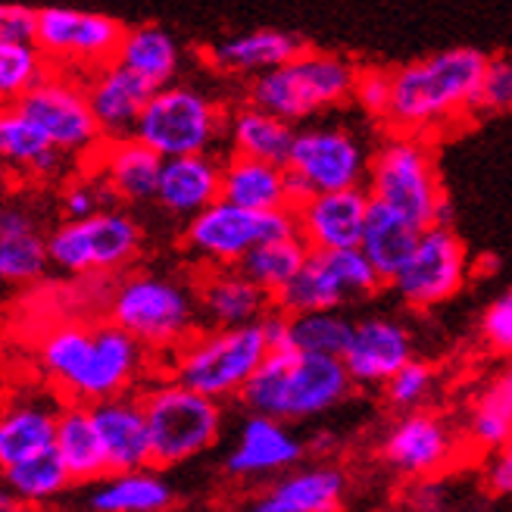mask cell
<instances>
[{"mask_svg":"<svg viewBox=\"0 0 512 512\" xmlns=\"http://www.w3.org/2000/svg\"><path fill=\"white\" fill-rule=\"evenodd\" d=\"M144 350L147 347L113 319L97 325L57 322L38 341V366L69 400L97 403L132 388Z\"/></svg>","mask_w":512,"mask_h":512,"instance_id":"1","label":"cell"},{"mask_svg":"<svg viewBox=\"0 0 512 512\" xmlns=\"http://www.w3.org/2000/svg\"><path fill=\"white\" fill-rule=\"evenodd\" d=\"M488 60L491 57L478 47H447L441 54L394 69L388 122L397 132L425 135L478 110V88Z\"/></svg>","mask_w":512,"mask_h":512,"instance_id":"2","label":"cell"},{"mask_svg":"<svg viewBox=\"0 0 512 512\" xmlns=\"http://www.w3.org/2000/svg\"><path fill=\"white\" fill-rule=\"evenodd\" d=\"M353 388L344 356L306 353L297 347L269 350L263 366L247 381L241 400L250 413L281 422H300L335 409Z\"/></svg>","mask_w":512,"mask_h":512,"instance_id":"3","label":"cell"},{"mask_svg":"<svg viewBox=\"0 0 512 512\" xmlns=\"http://www.w3.org/2000/svg\"><path fill=\"white\" fill-rule=\"evenodd\" d=\"M356 66L325 50H300L297 57L263 75H253L247 100L288 122L313 119L353 97Z\"/></svg>","mask_w":512,"mask_h":512,"instance_id":"4","label":"cell"},{"mask_svg":"<svg viewBox=\"0 0 512 512\" xmlns=\"http://www.w3.org/2000/svg\"><path fill=\"white\" fill-rule=\"evenodd\" d=\"M266 356L269 344L260 322L194 331L172 353V378L213 400L241 397Z\"/></svg>","mask_w":512,"mask_h":512,"instance_id":"5","label":"cell"},{"mask_svg":"<svg viewBox=\"0 0 512 512\" xmlns=\"http://www.w3.org/2000/svg\"><path fill=\"white\" fill-rule=\"evenodd\" d=\"M197 297L157 272H132L110 291L107 316L135 335L147 350L175 353L197 325Z\"/></svg>","mask_w":512,"mask_h":512,"instance_id":"6","label":"cell"},{"mask_svg":"<svg viewBox=\"0 0 512 512\" xmlns=\"http://www.w3.org/2000/svg\"><path fill=\"white\" fill-rule=\"evenodd\" d=\"M150 444H153V466H178L197 453L210 450L222 428V406L219 400L200 394L182 381H160L141 394Z\"/></svg>","mask_w":512,"mask_h":512,"instance_id":"7","label":"cell"},{"mask_svg":"<svg viewBox=\"0 0 512 512\" xmlns=\"http://www.w3.org/2000/svg\"><path fill=\"white\" fill-rule=\"evenodd\" d=\"M366 188L372 200L397 210L419 228L438 222V210L447 200L428 144L406 132H397L375 150Z\"/></svg>","mask_w":512,"mask_h":512,"instance_id":"8","label":"cell"},{"mask_svg":"<svg viewBox=\"0 0 512 512\" xmlns=\"http://www.w3.org/2000/svg\"><path fill=\"white\" fill-rule=\"evenodd\" d=\"M225 128L228 116L213 97L191 85L169 82L153 91L135 125V138L169 160L188 157V153H210Z\"/></svg>","mask_w":512,"mask_h":512,"instance_id":"9","label":"cell"},{"mask_svg":"<svg viewBox=\"0 0 512 512\" xmlns=\"http://www.w3.org/2000/svg\"><path fill=\"white\" fill-rule=\"evenodd\" d=\"M144 232L125 210H100L88 219H66L47 235L50 266L66 275H113L135 263Z\"/></svg>","mask_w":512,"mask_h":512,"instance_id":"10","label":"cell"},{"mask_svg":"<svg viewBox=\"0 0 512 512\" xmlns=\"http://www.w3.org/2000/svg\"><path fill=\"white\" fill-rule=\"evenodd\" d=\"M285 235H300L297 210H247L225 197L191 216L185 225L188 250L210 266H241L256 244Z\"/></svg>","mask_w":512,"mask_h":512,"instance_id":"11","label":"cell"},{"mask_svg":"<svg viewBox=\"0 0 512 512\" xmlns=\"http://www.w3.org/2000/svg\"><path fill=\"white\" fill-rule=\"evenodd\" d=\"M125 25L104 13L72 10V7H44L38 10V38L50 66L63 72H94L119 57Z\"/></svg>","mask_w":512,"mask_h":512,"instance_id":"12","label":"cell"},{"mask_svg":"<svg viewBox=\"0 0 512 512\" xmlns=\"http://www.w3.org/2000/svg\"><path fill=\"white\" fill-rule=\"evenodd\" d=\"M16 107L29 113L66 157H91L107 141L91 110L85 85L69 79V72L63 69L50 72L38 88L19 97Z\"/></svg>","mask_w":512,"mask_h":512,"instance_id":"13","label":"cell"},{"mask_svg":"<svg viewBox=\"0 0 512 512\" xmlns=\"http://www.w3.org/2000/svg\"><path fill=\"white\" fill-rule=\"evenodd\" d=\"M466 272L469 256L459 235L450 225H428L422 228L413 256L391 278V288L403 303L416 306V310H431L463 288Z\"/></svg>","mask_w":512,"mask_h":512,"instance_id":"14","label":"cell"},{"mask_svg":"<svg viewBox=\"0 0 512 512\" xmlns=\"http://www.w3.org/2000/svg\"><path fill=\"white\" fill-rule=\"evenodd\" d=\"M369 163L363 141L347 128L310 125L297 132L288 169L319 194L363 185V178H369Z\"/></svg>","mask_w":512,"mask_h":512,"instance_id":"15","label":"cell"},{"mask_svg":"<svg viewBox=\"0 0 512 512\" xmlns=\"http://www.w3.org/2000/svg\"><path fill=\"white\" fill-rule=\"evenodd\" d=\"M372 207L369 188H341V191H319L297 207L300 235L313 250H341L360 247L366 219Z\"/></svg>","mask_w":512,"mask_h":512,"instance_id":"16","label":"cell"},{"mask_svg":"<svg viewBox=\"0 0 512 512\" xmlns=\"http://www.w3.org/2000/svg\"><path fill=\"white\" fill-rule=\"evenodd\" d=\"M381 456L397 475L431 478L441 472L453 456V434L447 422L434 413L409 409V413L388 431L381 444Z\"/></svg>","mask_w":512,"mask_h":512,"instance_id":"17","label":"cell"},{"mask_svg":"<svg viewBox=\"0 0 512 512\" xmlns=\"http://www.w3.org/2000/svg\"><path fill=\"white\" fill-rule=\"evenodd\" d=\"M413 356V338L409 331L384 316H372L356 322L353 341L344 353V366L353 378V384H388Z\"/></svg>","mask_w":512,"mask_h":512,"instance_id":"18","label":"cell"},{"mask_svg":"<svg viewBox=\"0 0 512 512\" xmlns=\"http://www.w3.org/2000/svg\"><path fill=\"white\" fill-rule=\"evenodd\" d=\"M85 91H88L91 110L100 122L104 138H128V135H135V125L157 88L147 79H141L138 72L113 60L107 66L88 72Z\"/></svg>","mask_w":512,"mask_h":512,"instance_id":"19","label":"cell"},{"mask_svg":"<svg viewBox=\"0 0 512 512\" xmlns=\"http://www.w3.org/2000/svg\"><path fill=\"white\" fill-rule=\"evenodd\" d=\"M303 459V441L288 428V422L250 413L241 422L238 441L225 459V472L235 478H260L269 472L291 469Z\"/></svg>","mask_w":512,"mask_h":512,"instance_id":"20","label":"cell"},{"mask_svg":"<svg viewBox=\"0 0 512 512\" xmlns=\"http://www.w3.org/2000/svg\"><path fill=\"white\" fill-rule=\"evenodd\" d=\"M91 157H94L91 169L104 178L107 188L116 194V200H125V203L157 200L166 157H160L157 150L138 141L135 135L107 138Z\"/></svg>","mask_w":512,"mask_h":512,"instance_id":"21","label":"cell"},{"mask_svg":"<svg viewBox=\"0 0 512 512\" xmlns=\"http://www.w3.org/2000/svg\"><path fill=\"white\" fill-rule=\"evenodd\" d=\"M91 413L107 450L110 472H135L153 466L150 425L141 397H107L91 403Z\"/></svg>","mask_w":512,"mask_h":512,"instance_id":"22","label":"cell"},{"mask_svg":"<svg viewBox=\"0 0 512 512\" xmlns=\"http://www.w3.org/2000/svg\"><path fill=\"white\" fill-rule=\"evenodd\" d=\"M197 303L213 328H232L260 322L272 310V294L241 266H210L197 285Z\"/></svg>","mask_w":512,"mask_h":512,"instance_id":"23","label":"cell"},{"mask_svg":"<svg viewBox=\"0 0 512 512\" xmlns=\"http://www.w3.org/2000/svg\"><path fill=\"white\" fill-rule=\"evenodd\" d=\"M222 197V163L210 153L169 157L163 163L157 203L178 219H191Z\"/></svg>","mask_w":512,"mask_h":512,"instance_id":"24","label":"cell"},{"mask_svg":"<svg viewBox=\"0 0 512 512\" xmlns=\"http://www.w3.org/2000/svg\"><path fill=\"white\" fill-rule=\"evenodd\" d=\"M50 266L47 235L29 207L7 203L0 210V278L7 285H35Z\"/></svg>","mask_w":512,"mask_h":512,"instance_id":"25","label":"cell"},{"mask_svg":"<svg viewBox=\"0 0 512 512\" xmlns=\"http://www.w3.org/2000/svg\"><path fill=\"white\" fill-rule=\"evenodd\" d=\"M0 157H4L10 169L32 175L38 182L60 178L66 169V153L16 104L0 113Z\"/></svg>","mask_w":512,"mask_h":512,"instance_id":"26","label":"cell"},{"mask_svg":"<svg viewBox=\"0 0 512 512\" xmlns=\"http://www.w3.org/2000/svg\"><path fill=\"white\" fill-rule=\"evenodd\" d=\"M347 494V478L335 466L291 472L256 500V512H338Z\"/></svg>","mask_w":512,"mask_h":512,"instance_id":"27","label":"cell"},{"mask_svg":"<svg viewBox=\"0 0 512 512\" xmlns=\"http://www.w3.org/2000/svg\"><path fill=\"white\" fill-rule=\"evenodd\" d=\"M303 50L300 38L285 29H253L232 35L207 50V60L228 75H263Z\"/></svg>","mask_w":512,"mask_h":512,"instance_id":"28","label":"cell"},{"mask_svg":"<svg viewBox=\"0 0 512 512\" xmlns=\"http://www.w3.org/2000/svg\"><path fill=\"white\" fill-rule=\"evenodd\" d=\"M60 409L41 400H16L0 419V466H16L22 459L57 450Z\"/></svg>","mask_w":512,"mask_h":512,"instance_id":"29","label":"cell"},{"mask_svg":"<svg viewBox=\"0 0 512 512\" xmlns=\"http://www.w3.org/2000/svg\"><path fill=\"white\" fill-rule=\"evenodd\" d=\"M222 197L247 210H281L288 200V166L232 153L222 163ZM294 210V207H291Z\"/></svg>","mask_w":512,"mask_h":512,"instance_id":"30","label":"cell"},{"mask_svg":"<svg viewBox=\"0 0 512 512\" xmlns=\"http://www.w3.org/2000/svg\"><path fill=\"white\" fill-rule=\"evenodd\" d=\"M57 453L66 463L72 481H97L110 472L107 450H104V441H100L91 403L69 400L66 406H60Z\"/></svg>","mask_w":512,"mask_h":512,"instance_id":"31","label":"cell"},{"mask_svg":"<svg viewBox=\"0 0 512 512\" xmlns=\"http://www.w3.org/2000/svg\"><path fill=\"white\" fill-rule=\"evenodd\" d=\"M225 135H228V144H232V153H244V157L269 160L281 166H288L291 147L297 138L294 122L275 116L272 110L256 107L250 100L228 116Z\"/></svg>","mask_w":512,"mask_h":512,"instance_id":"32","label":"cell"},{"mask_svg":"<svg viewBox=\"0 0 512 512\" xmlns=\"http://www.w3.org/2000/svg\"><path fill=\"white\" fill-rule=\"evenodd\" d=\"M91 512H166L172 506L169 481L147 469L107 472L88 491Z\"/></svg>","mask_w":512,"mask_h":512,"instance_id":"33","label":"cell"},{"mask_svg":"<svg viewBox=\"0 0 512 512\" xmlns=\"http://www.w3.org/2000/svg\"><path fill=\"white\" fill-rule=\"evenodd\" d=\"M419 235H422V228L416 222H409L397 210L372 200L360 247L372 260V266L381 272V278L391 285V278L406 266L409 256H413V250L419 244Z\"/></svg>","mask_w":512,"mask_h":512,"instance_id":"34","label":"cell"},{"mask_svg":"<svg viewBox=\"0 0 512 512\" xmlns=\"http://www.w3.org/2000/svg\"><path fill=\"white\" fill-rule=\"evenodd\" d=\"M347 300L350 297L341 285L335 266H331L328 253L313 250L310 260L303 263V269L272 297V306H278V310H285L291 316H300L313 310H341Z\"/></svg>","mask_w":512,"mask_h":512,"instance_id":"35","label":"cell"},{"mask_svg":"<svg viewBox=\"0 0 512 512\" xmlns=\"http://www.w3.org/2000/svg\"><path fill=\"white\" fill-rule=\"evenodd\" d=\"M116 60L138 72L153 88H163L178 72V44L160 25H132L125 29Z\"/></svg>","mask_w":512,"mask_h":512,"instance_id":"36","label":"cell"},{"mask_svg":"<svg viewBox=\"0 0 512 512\" xmlns=\"http://www.w3.org/2000/svg\"><path fill=\"white\" fill-rule=\"evenodd\" d=\"M313 247L306 244L303 235H285V238H269L263 244H256L244 260L241 269L256 281L260 288H266L272 297L288 285V281L303 269V263L310 260Z\"/></svg>","mask_w":512,"mask_h":512,"instance_id":"37","label":"cell"},{"mask_svg":"<svg viewBox=\"0 0 512 512\" xmlns=\"http://www.w3.org/2000/svg\"><path fill=\"white\" fill-rule=\"evenodd\" d=\"M469 438L478 450H497L512 438V366L503 369L475 400Z\"/></svg>","mask_w":512,"mask_h":512,"instance_id":"38","label":"cell"},{"mask_svg":"<svg viewBox=\"0 0 512 512\" xmlns=\"http://www.w3.org/2000/svg\"><path fill=\"white\" fill-rule=\"evenodd\" d=\"M4 481H7V494H13L16 500L47 503L69 488L72 475L60 459V453L50 450V453L32 456V459H22L16 466H7Z\"/></svg>","mask_w":512,"mask_h":512,"instance_id":"39","label":"cell"},{"mask_svg":"<svg viewBox=\"0 0 512 512\" xmlns=\"http://www.w3.org/2000/svg\"><path fill=\"white\" fill-rule=\"evenodd\" d=\"M54 72L35 41H0V94L10 104L38 88Z\"/></svg>","mask_w":512,"mask_h":512,"instance_id":"40","label":"cell"},{"mask_svg":"<svg viewBox=\"0 0 512 512\" xmlns=\"http://www.w3.org/2000/svg\"><path fill=\"white\" fill-rule=\"evenodd\" d=\"M356 322L341 316L338 310H313L291 316V347L306 353L344 356L353 341Z\"/></svg>","mask_w":512,"mask_h":512,"instance_id":"41","label":"cell"},{"mask_svg":"<svg viewBox=\"0 0 512 512\" xmlns=\"http://www.w3.org/2000/svg\"><path fill=\"white\" fill-rule=\"evenodd\" d=\"M325 253H328L331 266H335L350 300L369 297L384 285L381 272L372 266V260L363 253V247H341V250H325Z\"/></svg>","mask_w":512,"mask_h":512,"instance_id":"42","label":"cell"},{"mask_svg":"<svg viewBox=\"0 0 512 512\" xmlns=\"http://www.w3.org/2000/svg\"><path fill=\"white\" fill-rule=\"evenodd\" d=\"M116 194L107 188V182L94 169L88 175L72 178L60 191V210L66 219H88L94 213L104 210V203L113 200Z\"/></svg>","mask_w":512,"mask_h":512,"instance_id":"43","label":"cell"},{"mask_svg":"<svg viewBox=\"0 0 512 512\" xmlns=\"http://www.w3.org/2000/svg\"><path fill=\"white\" fill-rule=\"evenodd\" d=\"M431 388H434L431 366L422 360H409L388 384H384V394H388L391 406L409 413V409H416L431 394Z\"/></svg>","mask_w":512,"mask_h":512,"instance_id":"44","label":"cell"},{"mask_svg":"<svg viewBox=\"0 0 512 512\" xmlns=\"http://www.w3.org/2000/svg\"><path fill=\"white\" fill-rule=\"evenodd\" d=\"M391 97H394V72L366 66L356 69V82H353V100L366 110L369 116L388 119L391 113Z\"/></svg>","mask_w":512,"mask_h":512,"instance_id":"45","label":"cell"},{"mask_svg":"<svg viewBox=\"0 0 512 512\" xmlns=\"http://www.w3.org/2000/svg\"><path fill=\"white\" fill-rule=\"evenodd\" d=\"M478 110H512V60L491 57L478 88Z\"/></svg>","mask_w":512,"mask_h":512,"instance_id":"46","label":"cell"},{"mask_svg":"<svg viewBox=\"0 0 512 512\" xmlns=\"http://www.w3.org/2000/svg\"><path fill=\"white\" fill-rule=\"evenodd\" d=\"M481 335L497 353L512 356V288L503 291L481 316Z\"/></svg>","mask_w":512,"mask_h":512,"instance_id":"47","label":"cell"},{"mask_svg":"<svg viewBox=\"0 0 512 512\" xmlns=\"http://www.w3.org/2000/svg\"><path fill=\"white\" fill-rule=\"evenodd\" d=\"M38 38V10L25 4L0 7V41H35Z\"/></svg>","mask_w":512,"mask_h":512,"instance_id":"48","label":"cell"},{"mask_svg":"<svg viewBox=\"0 0 512 512\" xmlns=\"http://www.w3.org/2000/svg\"><path fill=\"white\" fill-rule=\"evenodd\" d=\"M484 478H488L491 494H512V438L494 450Z\"/></svg>","mask_w":512,"mask_h":512,"instance_id":"49","label":"cell"},{"mask_svg":"<svg viewBox=\"0 0 512 512\" xmlns=\"http://www.w3.org/2000/svg\"><path fill=\"white\" fill-rule=\"evenodd\" d=\"M260 328L266 335L269 350H288L291 347V313L272 306V310L260 319Z\"/></svg>","mask_w":512,"mask_h":512,"instance_id":"50","label":"cell"},{"mask_svg":"<svg viewBox=\"0 0 512 512\" xmlns=\"http://www.w3.org/2000/svg\"><path fill=\"white\" fill-rule=\"evenodd\" d=\"M422 484L413 491L409 503H413L416 512H441L444 503H447V494H444V484L441 481H431V478H419Z\"/></svg>","mask_w":512,"mask_h":512,"instance_id":"51","label":"cell"},{"mask_svg":"<svg viewBox=\"0 0 512 512\" xmlns=\"http://www.w3.org/2000/svg\"><path fill=\"white\" fill-rule=\"evenodd\" d=\"M0 512H38V503H25V500H16L13 494H4Z\"/></svg>","mask_w":512,"mask_h":512,"instance_id":"52","label":"cell"},{"mask_svg":"<svg viewBox=\"0 0 512 512\" xmlns=\"http://www.w3.org/2000/svg\"><path fill=\"white\" fill-rule=\"evenodd\" d=\"M247 512H256V509H247Z\"/></svg>","mask_w":512,"mask_h":512,"instance_id":"53","label":"cell"}]
</instances>
